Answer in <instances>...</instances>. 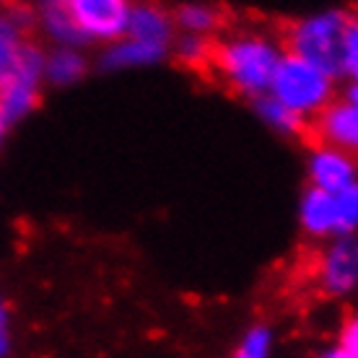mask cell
I'll use <instances>...</instances> for the list:
<instances>
[{"mask_svg":"<svg viewBox=\"0 0 358 358\" xmlns=\"http://www.w3.org/2000/svg\"><path fill=\"white\" fill-rule=\"evenodd\" d=\"M86 71V60L76 47H57L55 52L45 55V81H52L57 86L81 81Z\"/></svg>","mask_w":358,"mask_h":358,"instance_id":"obj_14","label":"cell"},{"mask_svg":"<svg viewBox=\"0 0 358 358\" xmlns=\"http://www.w3.org/2000/svg\"><path fill=\"white\" fill-rule=\"evenodd\" d=\"M320 358H358V353H350V350L341 348V345H335V348H330L327 353H322Z\"/></svg>","mask_w":358,"mask_h":358,"instance_id":"obj_21","label":"cell"},{"mask_svg":"<svg viewBox=\"0 0 358 358\" xmlns=\"http://www.w3.org/2000/svg\"><path fill=\"white\" fill-rule=\"evenodd\" d=\"M257 101V112H260L262 122H268L270 127H275L278 133L283 135H299V138H304L306 141V133H309V122H306L304 117H299L296 112L286 109L283 104H278L275 99H270L268 94L260 99H255Z\"/></svg>","mask_w":358,"mask_h":358,"instance_id":"obj_15","label":"cell"},{"mask_svg":"<svg viewBox=\"0 0 358 358\" xmlns=\"http://www.w3.org/2000/svg\"><path fill=\"white\" fill-rule=\"evenodd\" d=\"M42 81H45V52L34 42H27L16 65L0 81V115L6 122H16L36 107Z\"/></svg>","mask_w":358,"mask_h":358,"instance_id":"obj_5","label":"cell"},{"mask_svg":"<svg viewBox=\"0 0 358 358\" xmlns=\"http://www.w3.org/2000/svg\"><path fill=\"white\" fill-rule=\"evenodd\" d=\"M283 52L317 65L332 78L356 81L358 24L348 10H324L294 21L280 34Z\"/></svg>","mask_w":358,"mask_h":358,"instance_id":"obj_1","label":"cell"},{"mask_svg":"<svg viewBox=\"0 0 358 358\" xmlns=\"http://www.w3.org/2000/svg\"><path fill=\"white\" fill-rule=\"evenodd\" d=\"M314 286L324 296H345L356 288L358 280V250L353 239L338 236L330 247H324L309 265Z\"/></svg>","mask_w":358,"mask_h":358,"instance_id":"obj_8","label":"cell"},{"mask_svg":"<svg viewBox=\"0 0 358 358\" xmlns=\"http://www.w3.org/2000/svg\"><path fill=\"white\" fill-rule=\"evenodd\" d=\"M83 42H117L127 31L130 0H60Z\"/></svg>","mask_w":358,"mask_h":358,"instance_id":"obj_6","label":"cell"},{"mask_svg":"<svg viewBox=\"0 0 358 358\" xmlns=\"http://www.w3.org/2000/svg\"><path fill=\"white\" fill-rule=\"evenodd\" d=\"M6 127H8V122H6L3 115H0V143H3V138H6Z\"/></svg>","mask_w":358,"mask_h":358,"instance_id":"obj_22","label":"cell"},{"mask_svg":"<svg viewBox=\"0 0 358 358\" xmlns=\"http://www.w3.org/2000/svg\"><path fill=\"white\" fill-rule=\"evenodd\" d=\"M210 47H213V36H189L185 34L177 42V57L182 63L197 73H208L210 63Z\"/></svg>","mask_w":358,"mask_h":358,"instance_id":"obj_17","label":"cell"},{"mask_svg":"<svg viewBox=\"0 0 358 358\" xmlns=\"http://www.w3.org/2000/svg\"><path fill=\"white\" fill-rule=\"evenodd\" d=\"M338 345L350 353H358V322L356 320H348V322L341 327V338H338Z\"/></svg>","mask_w":358,"mask_h":358,"instance_id":"obj_20","label":"cell"},{"mask_svg":"<svg viewBox=\"0 0 358 358\" xmlns=\"http://www.w3.org/2000/svg\"><path fill=\"white\" fill-rule=\"evenodd\" d=\"M283 57V45L262 31H234L213 36L208 76L221 81L236 96L260 99Z\"/></svg>","mask_w":358,"mask_h":358,"instance_id":"obj_2","label":"cell"},{"mask_svg":"<svg viewBox=\"0 0 358 358\" xmlns=\"http://www.w3.org/2000/svg\"><path fill=\"white\" fill-rule=\"evenodd\" d=\"M358 218V187L341 189V192H324L312 187L301 200V224L304 231L317 239L345 236L356 229Z\"/></svg>","mask_w":358,"mask_h":358,"instance_id":"obj_4","label":"cell"},{"mask_svg":"<svg viewBox=\"0 0 358 358\" xmlns=\"http://www.w3.org/2000/svg\"><path fill=\"white\" fill-rule=\"evenodd\" d=\"M231 358H273V332L265 324H255L247 330Z\"/></svg>","mask_w":358,"mask_h":358,"instance_id":"obj_18","label":"cell"},{"mask_svg":"<svg viewBox=\"0 0 358 358\" xmlns=\"http://www.w3.org/2000/svg\"><path fill=\"white\" fill-rule=\"evenodd\" d=\"M268 96L309 122L335 99V78L320 71L317 65L306 63L291 52H283L273 73Z\"/></svg>","mask_w":358,"mask_h":358,"instance_id":"obj_3","label":"cell"},{"mask_svg":"<svg viewBox=\"0 0 358 358\" xmlns=\"http://www.w3.org/2000/svg\"><path fill=\"white\" fill-rule=\"evenodd\" d=\"M13 350V335H10V317L8 309L0 299V358H8Z\"/></svg>","mask_w":358,"mask_h":358,"instance_id":"obj_19","label":"cell"},{"mask_svg":"<svg viewBox=\"0 0 358 358\" xmlns=\"http://www.w3.org/2000/svg\"><path fill=\"white\" fill-rule=\"evenodd\" d=\"M27 24L29 18L13 8L0 10V81L10 73L27 45Z\"/></svg>","mask_w":358,"mask_h":358,"instance_id":"obj_11","label":"cell"},{"mask_svg":"<svg viewBox=\"0 0 358 358\" xmlns=\"http://www.w3.org/2000/svg\"><path fill=\"white\" fill-rule=\"evenodd\" d=\"M42 24H45L47 34L52 36L55 42H60V47H76L83 42L60 0H47L45 10H42Z\"/></svg>","mask_w":358,"mask_h":358,"instance_id":"obj_16","label":"cell"},{"mask_svg":"<svg viewBox=\"0 0 358 358\" xmlns=\"http://www.w3.org/2000/svg\"><path fill=\"white\" fill-rule=\"evenodd\" d=\"M309 179H312V187L324 189V192H341L356 185L353 153L327 148V145H314L312 159H309Z\"/></svg>","mask_w":358,"mask_h":358,"instance_id":"obj_9","label":"cell"},{"mask_svg":"<svg viewBox=\"0 0 358 358\" xmlns=\"http://www.w3.org/2000/svg\"><path fill=\"white\" fill-rule=\"evenodd\" d=\"M164 55H166V47L122 36V39L112 42V47L104 55V63L109 68H138V65H151L156 60H162Z\"/></svg>","mask_w":358,"mask_h":358,"instance_id":"obj_12","label":"cell"},{"mask_svg":"<svg viewBox=\"0 0 358 358\" xmlns=\"http://www.w3.org/2000/svg\"><path fill=\"white\" fill-rule=\"evenodd\" d=\"M171 34H174V21H171V16L164 8L153 6V3H141V6L130 8L125 36L169 50Z\"/></svg>","mask_w":358,"mask_h":358,"instance_id":"obj_10","label":"cell"},{"mask_svg":"<svg viewBox=\"0 0 358 358\" xmlns=\"http://www.w3.org/2000/svg\"><path fill=\"white\" fill-rule=\"evenodd\" d=\"M306 143L327 145L338 151L353 153L358 143V104L356 81L348 83V99H332L330 104L309 120Z\"/></svg>","mask_w":358,"mask_h":358,"instance_id":"obj_7","label":"cell"},{"mask_svg":"<svg viewBox=\"0 0 358 358\" xmlns=\"http://www.w3.org/2000/svg\"><path fill=\"white\" fill-rule=\"evenodd\" d=\"M174 27H179L189 36H218V29L224 27L221 10L208 6V3H185L174 13Z\"/></svg>","mask_w":358,"mask_h":358,"instance_id":"obj_13","label":"cell"}]
</instances>
